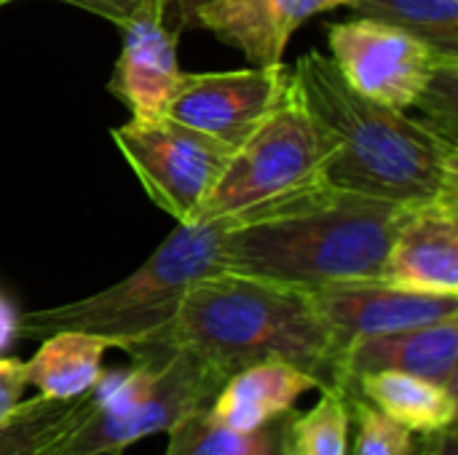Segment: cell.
Instances as JSON below:
<instances>
[{
	"instance_id": "obj_10",
	"label": "cell",
	"mask_w": 458,
	"mask_h": 455,
	"mask_svg": "<svg viewBox=\"0 0 458 455\" xmlns=\"http://www.w3.org/2000/svg\"><path fill=\"white\" fill-rule=\"evenodd\" d=\"M311 300L327 324L338 354L360 338L386 335L458 316V295L416 292L386 284L381 279L327 284L314 290Z\"/></svg>"
},
{
	"instance_id": "obj_11",
	"label": "cell",
	"mask_w": 458,
	"mask_h": 455,
	"mask_svg": "<svg viewBox=\"0 0 458 455\" xmlns=\"http://www.w3.org/2000/svg\"><path fill=\"white\" fill-rule=\"evenodd\" d=\"M368 373L416 375L458 397V316L349 343L338 354L335 383Z\"/></svg>"
},
{
	"instance_id": "obj_17",
	"label": "cell",
	"mask_w": 458,
	"mask_h": 455,
	"mask_svg": "<svg viewBox=\"0 0 458 455\" xmlns=\"http://www.w3.org/2000/svg\"><path fill=\"white\" fill-rule=\"evenodd\" d=\"M352 383L373 408L413 434H435L456 426L458 397L432 381L405 373H368Z\"/></svg>"
},
{
	"instance_id": "obj_24",
	"label": "cell",
	"mask_w": 458,
	"mask_h": 455,
	"mask_svg": "<svg viewBox=\"0 0 458 455\" xmlns=\"http://www.w3.org/2000/svg\"><path fill=\"white\" fill-rule=\"evenodd\" d=\"M62 3H70L75 8L97 13V16L118 24V27H126L129 21H134L145 11L164 8V0H62Z\"/></svg>"
},
{
	"instance_id": "obj_3",
	"label": "cell",
	"mask_w": 458,
	"mask_h": 455,
	"mask_svg": "<svg viewBox=\"0 0 458 455\" xmlns=\"http://www.w3.org/2000/svg\"><path fill=\"white\" fill-rule=\"evenodd\" d=\"M153 343L188 349L225 378L260 362H287L325 386L335 383L338 349L311 292L244 274L196 282Z\"/></svg>"
},
{
	"instance_id": "obj_5",
	"label": "cell",
	"mask_w": 458,
	"mask_h": 455,
	"mask_svg": "<svg viewBox=\"0 0 458 455\" xmlns=\"http://www.w3.org/2000/svg\"><path fill=\"white\" fill-rule=\"evenodd\" d=\"M317 182V129L293 75L287 91L274 105V110L231 153L223 174L199 209L196 223L242 215Z\"/></svg>"
},
{
	"instance_id": "obj_14",
	"label": "cell",
	"mask_w": 458,
	"mask_h": 455,
	"mask_svg": "<svg viewBox=\"0 0 458 455\" xmlns=\"http://www.w3.org/2000/svg\"><path fill=\"white\" fill-rule=\"evenodd\" d=\"M327 8V0H215L196 11L193 27L209 29L255 67H274L282 64L293 32Z\"/></svg>"
},
{
	"instance_id": "obj_21",
	"label": "cell",
	"mask_w": 458,
	"mask_h": 455,
	"mask_svg": "<svg viewBox=\"0 0 458 455\" xmlns=\"http://www.w3.org/2000/svg\"><path fill=\"white\" fill-rule=\"evenodd\" d=\"M319 402L290 421V455H349V402L344 383L319 389Z\"/></svg>"
},
{
	"instance_id": "obj_6",
	"label": "cell",
	"mask_w": 458,
	"mask_h": 455,
	"mask_svg": "<svg viewBox=\"0 0 458 455\" xmlns=\"http://www.w3.org/2000/svg\"><path fill=\"white\" fill-rule=\"evenodd\" d=\"M110 137L150 201L177 223H196L233 153L231 145L169 115L131 118Z\"/></svg>"
},
{
	"instance_id": "obj_15",
	"label": "cell",
	"mask_w": 458,
	"mask_h": 455,
	"mask_svg": "<svg viewBox=\"0 0 458 455\" xmlns=\"http://www.w3.org/2000/svg\"><path fill=\"white\" fill-rule=\"evenodd\" d=\"M322 386L317 375L287 362H260L228 375L207 413L217 424L252 432L287 416L306 392Z\"/></svg>"
},
{
	"instance_id": "obj_4",
	"label": "cell",
	"mask_w": 458,
	"mask_h": 455,
	"mask_svg": "<svg viewBox=\"0 0 458 455\" xmlns=\"http://www.w3.org/2000/svg\"><path fill=\"white\" fill-rule=\"evenodd\" d=\"M231 223V217L177 223V231L131 276L83 300L30 311L21 316L19 333L46 338L59 330H81L123 351L158 341L185 292L223 271L220 241Z\"/></svg>"
},
{
	"instance_id": "obj_31",
	"label": "cell",
	"mask_w": 458,
	"mask_h": 455,
	"mask_svg": "<svg viewBox=\"0 0 458 455\" xmlns=\"http://www.w3.org/2000/svg\"><path fill=\"white\" fill-rule=\"evenodd\" d=\"M5 3H13V0H0V5H5Z\"/></svg>"
},
{
	"instance_id": "obj_13",
	"label": "cell",
	"mask_w": 458,
	"mask_h": 455,
	"mask_svg": "<svg viewBox=\"0 0 458 455\" xmlns=\"http://www.w3.org/2000/svg\"><path fill=\"white\" fill-rule=\"evenodd\" d=\"M121 29L123 48L107 86L110 94L131 110V118L166 115L182 72L177 64V29L166 27L164 8L145 11Z\"/></svg>"
},
{
	"instance_id": "obj_29",
	"label": "cell",
	"mask_w": 458,
	"mask_h": 455,
	"mask_svg": "<svg viewBox=\"0 0 458 455\" xmlns=\"http://www.w3.org/2000/svg\"><path fill=\"white\" fill-rule=\"evenodd\" d=\"M411 455H427V453H424V442H421V434L416 437V442H413V451H411Z\"/></svg>"
},
{
	"instance_id": "obj_28",
	"label": "cell",
	"mask_w": 458,
	"mask_h": 455,
	"mask_svg": "<svg viewBox=\"0 0 458 455\" xmlns=\"http://www.w3.org/2000/svg\"><path fill=\"white\" fill-rule=\"evenodd\" d=\"M209 3H215V0H164V13H172L182 29V27H193L196 11L209 5Z\"/></svg>"
},
{
	"instance_id": "obj_1",
	"label": "cell",
	"mask_w": 458,
	"mask_h": 455,
	"mask_svg": "<svg viewBox=\"0 0 458 455\" xmlns=\"http://www.w3.org/2000/svg\"><path fill=\"white\" fill-rule=\"evenodd\" d=\"M293 75L317 129L322 185L403 206L458 201V145L357 94L319 51L301 56Z\"/></svg>"
},
{
	"instance_id": "obj_18",
	"label": "cell",
	"mask_w": 458,
	"mask_h": 455,
	"mask_svg": "<svg viewBox=\"0 0 458 455\" xmlns=\"http://www.w3.org/2000/svg\"><path fill=\"white\" fill-rule=\"evenodd\" d=\"M166 455H290V424L282 416L260 429L239 432L201 410L169 432Z\"/></svg>"
},
{
	"instance_id": "obj_23",
	"label": "cell",
	"mask_w": 458,
	"mask_h": 455,
	"mask_svg": "<svg viewBox=\"0 0 458 455\" xmlns=\"http://www.w3.org/2000/svg\"><path fill=\"white\" fill-rule=\"evenodd\" d=\"M413 107L424 110L421 121L432 131L458 145V59H437Z\"/></svg>"
},
{
	"instance_id": "obj_16",
	"label": "cell",
	"mask_w": 458,
	"mask_h": 455,
	"mask_svg": "<svg viewBox=\"0 0 458 455\" xmlns=\"http://www.w3.org/2000/svg\"><path fill=\"white\" fill-rule=\"evenodd\" d=\"M113 349L105 338L81 333V330H59L43 338V346L35 351L30 362H24L27 383L48 400H75L86 394L99 373L102 357Z\"/></svg>"
},
{
	"instance_id": "obj_25",
	"label": "cell",
	"mask_w": 458,
	"mask_h": 455,
	"mask_svg": "<svg viewBox=\"0 0 458 455\" xmlns=\"http://www.w3.org/2000/svg\"><path fill=\"white\" fill-rule=\"evenodd\" d=\"M27 370L21 359L13 357H0V424L8 421L16 408L24 402V389H27Z\"/></svg>"
},
{
	"instance_id": "obj_19",
	"label": "cell",
	"mask_w": 458,
	"mask_h": 455,
	"mask_svg": "<svg viewBox=\"0 0 458 455\" xmlns=\"http://www.w3.org/2000/svg\"><path fill=\"white\" fill-rule=\"evenodd\" d=\"M91 416V394L59 402L48 397L24 400L16 413L0 424V455H38L59 445Z\"/></svg>"
},
{
	"instance_id": "obj_30",
	"label": "cell",
	"mask_w": 458,
	"mask_h": 455,
	"mask_svg": "<svg viewBox=\"0 0 458 455\" xmlns=\"http://www.w3.org/2000/svg\"><path fill=\"white\" fill-rule=\"evenodd\" d=\"M330 3V8H335V5H349V3H354V0H327Z\"/></svg>"
},
{
	"instance_id": "obj_22",
	"label": "cell",
	"mask_w": 458,
	"mask_h": 455,
	"mask_svg": "<svg viewBox=\"0 0 458 455\" xmlns=\"http://www.w3.org/2000/svg\"><path fill=\"white\" fill-rule=\"evenodd\" d=\"M346 389L349 416L357 426L354 437V455H411L413 451V432L403 424L384 416L378 408H373L352 381H341Z\"/></svg>"
},
{
	"instance_id": "obj_8",
	"label": "cell",
	"mask_w": 458,
	"mask_h": 455,
	"mask_svg": "<svg viewBox=\"0 0 458 455\" xmlns=\"http://www.w3.org/2000/svg\"><path fill=\"white\" fill-rule=\"evenodd\" d=\"M330 51L357 94L394 110L413 107L440 59L411 32L365 16L330 27Z\"/></svg>"
},
{
	"instance_id": "obj_27",
	"label": "cell",
	"mask_w": 458,
	"mask_h": 455,
	"mask_svg": "<svg viewBox=\"0 0 458 455\" xmlns=\"http://www.w3.org/2000/svg\"><path fill=\"white\" fill-rule=\"evenodd\" d=\"M421 442L427 455H458L456 426H448L435 434H421Z\"/></svg>"
},
{
	"instance_id": "obj_26",
	"label": "cell",
	"mask_w": 458,
	"mask_h": 455,
	"mask_svg": "<svg viewBox=\"0 0 458 455\" xmlns=\"http://www.w3.org/2000/svg\"><path fill=\"white\" fill-rule=\"evenodd\" d=\"M19 324H21V316L16 311V306L0 292V357L16 343V338L21 335L19 333Z\"/></svg>"
},
{
	"instance_id": "obj_2",
	"label": "cell",
	"mask_w": 458,
	"mask_h": 455,
	"mask_svg": "<svg viewBox=\"0 0 458 455\" xmlns=\"http://www.w3.org/2000/svg\"><path fill=\"white\" fill-rule=\"evenodd\" d=\"M411 209L317 182L231 215L233 223L220 241V265L306 292L378 279Z\"/></svg>"
},
{
	"instance_id": "obj_20",
	"label": "cell",
	"mask_w": 458,
	"mask_h": 455,
	"mask_svg": "<svg viewBox=\"0 0 458 455\" xmlns=\"http://www.w3.org/2000/svg\"><path fill=\"white\" fill-rule=\"evenodd\" d=\"M349 5L357 16L411 32L440 59H458V0H354Z\"/></svg>"
},
{
	"instance_id": "obj_12",
	"label": "cell",
	"mask_w": 458,
	"mask_h": 455,
	"mask_svg": "<svg viewBox=\"0 0 458 455\" xmlns=\"http://www.w3.org/2000/svg\"><path fill=\"white\" fill-rule=\"evenodd\" d=\"M378 279L416 292L458 295V201L413 206Z\"/></svg>"
},
{
	"instance_id": "obj_9",
	"label": "cell",
	"mask_w": 458,
	"mask_h": 455,
	"mask_svg": "<svg viewBox=\"0 0 458 455\" xmlns=\"http://www.w3.org/2000/svg\"><path fill=\"white\" fill-rule=\"evenodd\" d=\"M290 80L293 70L284 64L228 72H180L166 115L236 150L274 110Z\"/></svg>"
},
{
	"instance_id": "obj_7",
	"label": "cell",
	"mask_w": 458,
	"mask_h": 455,
	"mask_svg": "<svg viewBox=\"0 0 458 455\" xmlns=\"http://www.w3.org/2000/svg\"><path fill=\"white\" fill-rule=\"evenodd\" d=\"M148 349L156 357V378L129 416L115 421L89 416L70 437L38 455H121L129 445L150 434H169L188 416L209 410L228 378L188 349L161 343Z\"/></svg>"
}]
</instances>
